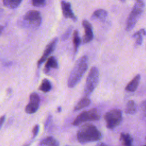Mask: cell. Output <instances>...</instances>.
I'll return each instance as SVG.
<instances>
[{
	"label": "cell",
	"instance_id": "f546056e",
	"mask_svg": "<svg viewBox=\"0 0 146 146\" xmlns=\"http://www.w3.org/2000/svg\"><path fill=\"white\" fill-rule=\"evenodd\" d=\"M61 111H62V108H61V107H58V108H57V111H58V112H60Z\"/></svg>",
	"mask_w": 146,
	"mask_h": 146
},
{
	"label": "cell",
	"instance_id": "603a6c76",
	"mask_svg": "<svg viewBox=\"0 0 146 146\" xmlns=\"http://www.w3.org/2000/svg\"><path fill=\"white\" fill-rule=\"evenodd\" d=\"M45 3L46 0H32V4L35 7H43Z\"/></svg>",
	"mask_w": 146,
	"mask_h": 146
},
{
	"label": "cell",
	"instance_id": "d4e9b609",
	"mask_svg": "<svg viewBox=\"0 0 146 146\" xmlns=\"http://www.w3.org/2000/svg\"><path fill=\"white\" fill-rule=\"evenodd\" d=\"M39 130V125L38 124H36L32 130V133H33V139H35V137L37 136Z\"/></svg>",
	"mask_w": 146,
	"mask_h": 146
},
{
	"label": "cell",
	"instance_id": "277c9868",
	"mask_svg": "<svg viewBox=\"0 0 146 146\" xmlns=\"http://www.w3.org/2000/svg\"><path fill=\"white\" fill-rule=\"evenodd\" d=\"M99 79V70L96 67H92L87 75L84 86V92L86 96H90L96 87Z\"/></svg>",
	"mask_w": 146,
	"mask_h": 146
},
{
	"label": "cell",
	"instance_id": "44dd1931",
	"mask_svg": "<svg viewBox=\"0 0 146 146\" xmlns=\"http://www.w3.org/2000/svg\"><path fill=\"white\" fill-rule=\"evenodd\" d=\"M137 111V106L134 101L129 100L126 104L125 112L128 114H134Z\"/></svg>",
	"mask_w": 146,
	"mask_h": 146
},
{
	"label": "cell",
	"instance_id": "4316f807",
	"mask_svg": "<svg viewBox=\"0 0 146 146\" xmlns=\"http://www.w3.org/2000/svg\"><path fill=\"white\" fill-rule=\"evenodd\" d=\"M52 120V116L51 115H49L45 122V125H44V127L45 128H47L48 127V126L49 125V124H50V123L51 122Z\"/></svg>",
	"mask_w": 146,
	"mask_h": 146
},
{
	"label": "cell",
	"instance_id": "484cf974",
	"mask_svg": "<svg viewBox=\"0 0 146 146\" xmlns=\"http://www.w3.org/2000/svg\"><path fill=\"white\" fill-rule=\"evenodd\" d=\"M141 109L143 114L146 116V100L142 103L141 105Z\"/></svg>",
	"mask_w": 146,
	"mask_h": 146
},
{
	"label": "cell",
	"instance_id": "e0dca14e",
	"mask_svg": "<svg viewBox=\"0 0 146 146\" xmlns=\"http://www.w3.org/2000/svg\"><path fill=\"white\" fill-rule=\"evenodd\" d=\"M38 89L43 92H48L52 89L51 83L47 79H43Z\"/></svg>",
	"mask_w": 146,
	"mask_h": 146
},
{
	"label": "cell",
	"instance_id": "cb8c5ba5",
	"mask_svg": "<svg viewBox=\"0 0 146 146\" xmlns=\"http://www.w3.org/2000/svg\"><path fill=\"white\" fill-rule=\"evenodd\" d=\"M72 27H70L69 28L67 29L66 31L63 34V35L62 36L61 39H62V40H63V41L66 40L70 37V36L71 34V32H72Z\"/></svg>",
	"mask_w": 146,
	"mask_h": 146
},
{
	"label": "cell",
	"instance_id": "8fae6325",
	"mask_svg": "<svg viewBox=\"0 0 146 146\" xmlns=\"http://www.w3.org/2000/svg\"><path fill=\"white\" fill-rule=\"evenodd\" d=\"M82 25L84 27L85 31V34L83 39V43H87L91 41L94 38L92 27L91 23L87 20L83 21Z\"/></svg>",
	"mask_w": 146,
	"mask_h": 146
},
{
	"label": "cell",
	"instance_id": "ac0fdd59",
	"mask_svg": "<svg viewBox=\"0 0 146 146\" xmlns=\"http://www.w3.org/2000/svg\"><path fill=\"white\" fill-rule=\"evenodd\" d=\"M3 5L10 9L18 7L21 3L22 0H3Z\"/></svg>",
	"mask_w": 146,
	"mask_h": 146
},
{
	"label": "cell",
	"instance_id": "83f0119b",
	"mask_svg": "<svg viewBox=\"0 0 146 146\" xmlns=\"http://www.w3.org/2000/svg\"><path fill=\"white\" fill-rule=\"evenodd\" d=\"M5 119H6L5 115L1 116V117H0V129H1V127H2V126L3 125V124L4 122H5Z\"/></svg>",
	"mask_w": 146,
	"mask_h": 146
},
{
	"label": "cell",
	"instance_id": "2e32d148",
	"mask_svg": "<svg viewBox=\"0 0 146 146\" xmlns=\"http://www.w3.org/2000/svg\"><path fill=\"white\" fill-rule=\"evenodd\" d=\"M39 145H51L58 146L59 145V141L52 136H48L43 139L39 144Z\"/></svg>",
	"mask_w": 146,
	"mask_h": 146
},
{
	"label": "cell",
	"instance_id": "4fadbf2b",
	"mask_svg": "<svg viewBox=\"0 0 146 146\" xmlns=\"http://www.w3.org/2000/svg\"><path fill=\"white\" fill-rule=\"evenodd\" d=\"M140 80V75L137 74L136 75L133 79L125 87V90L129 92H133L135 91L139 84V82Z\"/></svg>",
	"mask_w": 146,
	"mask_h": 146
},
{
	"label": "cell",
	"instance_id": "4dcf8cb0",
	"mask_svg": "<svg viewBox=\"0 0 146 146\" xmlns=\"http://www.w3.org/2000/svg\"><path fill=\"white\" fill-rule=\"evenodd\" d=\"M121 1H122V2H124V1H125V0H121Z\"/></svg>",
	"mask_w": 146,
	"mask_h": 146
},
{
	"label": "cell",
	"instance_id": "f1b7e54d",
	"mask_svg": "<svg viewBox=\"0 0 146 146\" xmlns=\"http://www.w3.org/2000/svg\"><path fill=\"white\" fill-rule=\"evenodd\" d=\"M3 26L0 25V35H1V33H2V31H3Z\"/></svg>",
	"mask_w": 146,
	"mask_h": 146
},
{
	"label": "cell",
	"instance_id": "7c38bea8",
	"mask_svg": "<svg viewBox=\"0 0 146 146\" xmlns=\"http://www.w3.org/2000/svg\"><path fill=\"white\" fill-rule=\"evenodd\" d=\"M58 68V63L56 58L54 56H51L48 58L44 67V72L47 74L48 73L51 68L57 69Z\"/></svg>",
	"mask_w": 146,
	"mask_h": 146
},
{
	"label": "cell",
	"instance_id": "3957f363",
	"mask_svg": "<svg viewBox=\"0 0 146 146\" xmlns=\"http://www.w3.org/2000/svg\"><path fill=\"white\" fill-rule=\"evenodd\" d=\"M135 1L136 3L133 7L127 21L125 29L128 31L131 30L134 27L138 19L142 14L145 6L144 2L141 0Z\"/></svg>",
	"mask_w": 146,
	"mask_h": 146
},
{
	"label": "cell",
	"instance_id": "9a60e30c",
	"mask_svg": "<svg viewBox=\"0 0 146 146\" xmlns=\"http://www.w3.org/2000/svg\"><path fill=\"white\" fill-rule=\"evenodd\" d=\"M107 12L104 9H98L95 10L91 18L93 19H99L100 21L104 20L107 17Z\"/></svg>",
	"mask_w": 146,
	"mask_h": 146
},
{
	"label": "cell",
	"instance_id": "d6986e66",
	"mask_svg": "<svg viewBox=\"0 0 146 146\" xmlns=\"http://www.w3.org/2000/svg\"><path fill=\"white\" fill-rule=\"evenodd\" d=\"M72 42L74 44V54H75L78 50L79 47L80 46L81 40L80 38L79 35V33L78 30H75L73 33V37H72Z\"/></svg>",
	"mask_w": 146,
	"mask_h": 146
},
{
	"label": "cell",
	"instance_id": "5b68a950",
	"mask_svg": "<svg viewBox=\"0 0 146 146\" xmlns=\"http://www.w3.org/2000/svg\"><path fill=\"white\" fill-rule=\"evenodd\" d=\"M100 119V115L96 108L84 111L78 115L72 123L75 126H78L83 123L88 121H96Z\"/></svg>",
	"mask_w": 146,
	"mask_h": 146
},
{
	"label": "cell",
	"instance_id": "7402d4cb",
	"mask_svg": "<svg viewBox=\"0 0 146 146\" xmlns=\"http://www.w3.org/2000/svg\"><path fill=\"white\" fill-rule=\"evenodd\" d=\"M146 34V32L144 29H141L133 35V38H136V44L137 45H140L142 43L143 41V35Z\"/></svg>",
	"mask_w": 146,
	"mask_h": 146
},
{
	"label": "cell",
	"instance_id": "52a82bcc",
	"mask_svg": "<svg viewBox=\"0 0 146 146\" xmlns=\"http://www.w3.org/2000/svg\"><path fill=\"white\" fill-rule=\"evenodd\" d=\"M104 117L107 128L113 129L120 124L122 120V113L120 110L114 109L107 112Z\"/></svg>",
	"mask_w": 146,
	"mask_h": 146
},
{
	"label": "cell",
	"instance_id": "9c48e42d",
	"mask_svg": "<svg viewBox=\"0 0 146 146\" xmlns=\"http://www.w3.org/2000/svg\"><path fill=\"white\" fill-rule=\"evenodd\" d=\"M58 41V38H55L46 46L42 56L40 58V59H39L37 63V66L38 68L47 59L48 56L51 53H52V52L54 51V50L55 49L56 46L57 44Z\"/></svg>",
	"mask_w": 146,
	"mask_h": 146
},
{
	"label": "cell",
	"instance_id": "6da1fadb",
	"mask_svg": "<svg viewBox=\"0 0 146 146\" xmlns=\"http://www.w3.org/2000/svg\"><path fill=\"white\" fill-rule=\"evenodd\" d=\"M102 133L93 124L86 123L78 129L76 134L78 141L81 144L99 141L102 139Z\"/></svg>",
	"mask_w": 146,
	"mask_h": 146
},
{
	"label": "cell",
	"instance_id": "30bf717a",
	"mask_svg": "<svg viewBox=\"0 0 146 146\" xmlns=\"http://www.w3.org/2000/svg\"><path fill=\"white\" fill-rule=\"evenodd\" d=\"M60 5L62 10V14L64 18H70L72 19L73 21H77V18L72 10L71 5L70 3L64 1H62L60 2Z\"/></svg>",
	"mask_w": 146,
	"mask_h": 146
},
{
	"label": "cell",
	"instance_id": "8992f818",
	"mask_svg": "<svg viewBox=\"0 0 146 146\" xmlns=\"http://www.w3.org/2000/svg\"><path fill=\"white\" fill-rule=\"evenodd\" d=\"M41 22L40 13L36 10H30L23 16L22 24L25 27L37 28L40 26Z\"/></svg>",
	"mask_w": 146,
	"mask_h": 146
},
{
	"label": "cell",
	"instance_id": "7a4b0ae2",
	"mask_svg": "<svg viewBox=\"0 0 146 146\" xmlns=\"http://www.w3.org/2000/svg\"><path fill=\"white\" fill-rule=\"evenodd\" d=\"M88 57L82 56L76 62L68 76L67 85L70 88L74 87L80 81L88 68Z\"/></svg>",
	"mask_w": 146,
	"mask_h": 146
},
{
	"label": "cell",
	"instance_id": "5bb4252c",
	"mask_svg": "<svg viewBox=\"0 0 146 146\" xmlns=\"http://www.w3.org/2000/svg\"><path fill=\"white\" fill-rule=\"evenodd\" d=\"M90 103H91L90 99L88 98V96H86L85 97L81 99L78 102V103L74 107V110L75 111H79V110H81V109H82L84 107H86L88 106Z\"/></svg>",
	"mask_w": 146,
	"mask_h": 146
},
{
	"label": "cell",
	"instance_id": "ba28073f",
	"mask_svg": "<svg viewBox=\"0 0 146 146\" xmlns=\"http://www.w3.org/2000/svg\"><path fill=\"white\" fill-rule=\"evenodd\" d=\"M29 103L25 107V112L27 113L32 114L36 112L39 108L40 98L38 94L33 92L29 96Z\"/></svg>",
	"mask_w": 146,
	"mask_h": 146
},
{
	"label": "cell",
	"instance_id": "ffe728a7",
	"mask_svg": "<svg viewBox=\"0 0 146 146\" xmlns=\"http://www.w3.org/2000/svg\"><path fill=\"white\" fill-rule=\"evenodd\" d=\"M120 140L123 145L131 146L132 144L133 139L128 133H121L120 135Z\"/></svg>",
	"mask_w": 146,
	"mask_h": 146
}]
</instances>
